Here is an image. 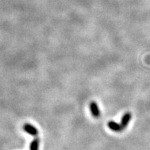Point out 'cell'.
I'll return each instance as SVG.
<instances>
[{"mask_svg": "<svg viewBox=\"0 0 150 150\" xmlns=\"http://www.w3.org/2000/svg\"><path fill=\"white\" fill-rule=\"evenodd\" d=\"M90 110H91L92 115L93 116V117L98 119L101 116V111L99 110V106L97 104V103L95 101H92L90 103Z\"/></svg>", "mask_w": 150, "mask_h": 150, "instance_id": "2", "label": "cell"}, {"mask_svg": "<svg viewBox=\"0 0 150 150\" xmlns=\"http://www.w3.org/2000/svg\"><path fill=\"white\" fill-rule=\"evenodd\" d=\"M23 129L26 133L29 134L30 136L33 137L37 136L38 135V130L35 126L29 123H25L23 126Z\"/></svg>", "mask_w": 150, "mask_h": 150, "instance_id": "1", "label": "cell"}, {"mask_svg": "<svg viewBox=\"0 0 150 150\" xmlns=\"http://www.w3.org/2000/svg\"><path fill=\"white\" fill-rule=\"evenodd\" d=\"M131 117H132V115H131L130 112H125L122 115V117L121 118L120 125L123 130L125 129H126L127 127L129 125V124L131 120Z\"/></svg>", "mask_w": 150, "mask_h": 150, "instance_id": "3", "label": "cell"}, {"mask_svg": "<svg viewBox=\"0 0 150 150\" xmlns=\"http://www.w3.org/2000/svg\"><path fill=\"white\" fill-rule=\"evenodd\" d=\"M108 127L110 130H112L114 132H120L123 129L122 128L120 124H118L115 121L110 120L108 122Z\"/></svg>", "mask_w": 150, "mask_h": 150, "instance_id": "4", "label": "cell"}, {"mask_svg": "<svg viewBox=\"0 0 150 150\" xmlns=\"http://www.w3.org/2000/svg\"><path fill=\"white\" fill-rule=\"evenodd\" d=\"M40 138H35L32 141H31V143H30L29 149L30 150H39V147H40Z\"/></svg>", "mask_w": 150, "mask_h": 150, "instance_id": "5", "label": "cell"}]
</instances>
